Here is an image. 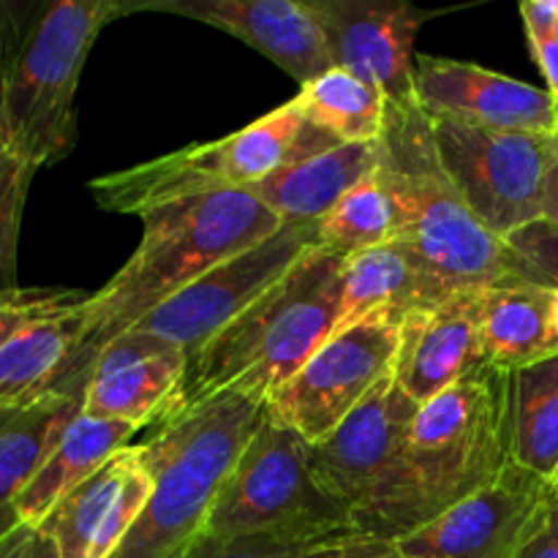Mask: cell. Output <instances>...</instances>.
<instances>
[{
	"mask_svg": "<svg viewBox=\"0 0 558 558\" xmlns=\"http://www.w3.org/2000/svg\"><path fill=\"white\" fill-rule=\"evenodd\" d=\"M515 558H558V499L554 496L537 532L529 537Z\"/></svg>",
	"mask_w": 558,
	"mask_h": 558,
	"instance_id": "34",
	"label": "cell"
},
{
	"mask_svg": "<svg viewBox=\"0 0 558 558\" xmlns=\"http://www.w3.org/2000/svg\"><path fill=\"white\" fill-rule=\"evenodd\" d=\"M153 494V472L142 445L114 452L38 523L60 558H112Z\"/></svg>",
	"mask_w": 558,
	"mask_h": 558,
	"instance_id": "18",
	"label": "cell"
},
{
	"mask_svg": "<svg viewBox=\"0 0 558 558\" xmlns=\"http://www.w3.org/2000/svg\"><path fill=\"white\" fill-rule=\"evenodd\" d=\"M507 461L505 374L488 368L420 403L401 461L354 529L398 543L494 483Z\"/></svg>",
	"mask_w": 558,
	"mask_h": 558,
	"instance_id": "1",
	"label": "cell"
},
{
	"mask_svg": "<svg viewBox=\"0 0 558 558\" xmlns=\"http://www.w3.org/2000/svg\"><path fill=\"white\" fill-rule=\"evenodd\" d=\"M134 11L189 16L240 38L300 87L332 69L325 36L305 0H125Z\"/></svg>",
	"mask_w": 558,
	"mask_h": 558,
	"instance_id": "19",
	"label": "cell"
},
{
	"mask_svg": "<svg viewBox=\"0 0 558 558\" xmlns=\"http://www.w3.org/2000/svg\"><path fill=\"white\" fill-rule=\"evenodd\" d=\"M207 534H283L303 539H352V512L316 480L308 441L262 414L227 483L221 485Z\"/></svg>",
	"mask_w": 558,
	"mask_h": 558,
	"instance_id": "8",
	"label": "cell"
},
{
	"mask_svg": "<svg viewBox=\"0 0 558 558\" xmlns=\"http://www.w3.org/2000/svg\"><path fill=\"white\" fill-rule=\"evenodd\" d=\"M142 240L123 267L90 298L87 363L120 332H129L172 294L229 256L283 227L251 191H218L142 213Z\"/></svg>",
	"mask_w": 558,
	"mask_h": 558,
	"instance_id": "3",
	"label": "cell"
},
{
	"mask_svg": "<svg viewBox=\"0 0 558 558\" xmlns=\"http://www.w3.org/2000/svg\"><path fill=\"white\" fill-rule=\"evenodd\" d=\"M265 403L221 396L169 414L140 441L153 472V494L140 521L112 558H178L205 532L221 485L245 441L259 425Z\"/></svg>",
	"mask_w": 558,
	"mask_h": 558,
	"instance_id": "5",
	"label": "cell"
},
{
	"mask_svg": "<svg viewBox=\"0 0 558 558\" xmlns=\"http://www.w3.org/2000/svg\"><path fill=\"white\" fill-rule=\"evenodd\" d=\"M140 434V428L118 420H96L87 414H76L63 430L49 456L31 477V483L22 488L16 499V515L25 526H38L49 512L54 510L65 494L85 483L90 474H96L114 452L131 445V436Z\"/></svg>",
	"mask_w": 558,
	"mask_h": 558,
	"instance_id": "24",
	"label": "cell"
},
{
	"mask_svg": "<svg viewBox=\"0 0 558 558\" xmlns=\"http://www.w3.org/2000/svg\"><path fill=\"white\" fill-rule=\"evenodd\" d=\"M185 374L189 352L183 347L145 327L120 332L93 363L82 414L153 428L178 409Z\"/></svg>",
	"mask_w": 558,
	"mask_h": 558,
	"instance_id": "16",
	"label": "cell"
},
{
	"mask_svg": "<svg viewBox=\"0 0 558 558\" xmlns=\"http://www.w3.org/2000/svg\"><path fill=\"white\" fill-rule=\"evenodd\" d=\"M33 9H36V0H0V85H3L9 60L25 33Z\"/></svg>",
	"mask_w": 558,
	"mask_h": 558,
	"instance_id": "32",
	"label": "cell"
},
{
	"mask_svg": "<svg viewBox=\"0 0 558 558\" xmlns=\"http://www.w3.org/2000/svg\"><path fill=\"white\" fill-rule=\"evenodd\" d=\"M414 101L430 118L458 120L505 134H556V98L543 87L477 63L417 54Z\"/></svg>",
	"mask_w": 558,
	"mask_h": 558,
	"instance_id": "17",
	"label": "cell"
},
{
	"mask_svg": "<svg viewBox=\"0 0 558 558\" xmlns=\"http://www.w3.org/2000/svg\"><path fill=\"white\" fill-rule=\"evenodd\" d=\"M529 38V49H532V58L537 60L539 71L545 76V90L550 96L558 98V38L554 33H526Z\"/></svg>",
	"mask_w": 558,
	"mask_h": 558,
	"instance_id": "35",
	"label": "cell"
},
{
	"mask_svg": "<svg viewBox=\"0 0 558 558\" xmlns=\"http://www.w3.org/2000/svg\"><path fill=\"white\" fill-rule=\"evenodd\" d=\"M341 145L287 101L245 129L205 145H189L161 158L101 174L90 183L96 205L109 213H142L169 202L218 191H251L278 169Z\"/></svg>",
	"mask_w": 558,
	"mask_h": 558,
	"instance_id": "7",
	"label": "cell"
},
{
	"mask_svg": "<svg viewBox=\"0 0 558 558\" xmlns=\"http://www.w3.org/2000/svg\"><path fill=\"white\" fill-rule=\"evenodd\" d=\"M325 36L332 69L379 87L390 104L414 101V41L430 16L403 0H305Z\"/></svg>",
	"mask_w": 558,
	"mask_h": 558,
	"instance_id": "14",
	"label": "cell"
},
{
	"mask_svg": "<svg viewBox=\"0 0 558 558\" xmlns=\"http://www.w3.org/2000/svg\"><path fill=\"white\" fill-rule=\"evenodd\" d=\"M343 262L347 256L314 245L276 287L189 357L174 412L221 396L265 403L281 390L341 325Z\"/></svg>",
	"mask_w": 558,
	"mask_h": 558,
	"instance_id": "2",
	"label": "cell"
},
{
	"mask_svg": "<svg viewBox=\"0 0 558 558\" xmlns=\"http://www.w3.org/2000/svg\"><path fill=\"white\" fill-rule=\"evenodd\" d=\"M401 311H376L332 332L308 363L265 401V414L316 445L396 368Z\"/></svg>",
	"mask_w": 558,
	"mask_h": 558,
	"instance_id": "11",
	"label": "cell"
},
{
	"mask_svg": "<svg viewBox=\"0 0 558 558\" xmlns=\"http://www.w3.org/2000/svg\"><path fill=\"white\" fill-rule=\"evenodd\" d=\"M305 118L341 145L379 142L390 98L379 87L343 69H330L294 96Z\"/></svg>",
	"mask_w": 558,
	"mask_h": 558,
	"instance_id": "27",
	"label": "cell"
},
{
	"mask_svg": "<svg viewBox=\"0 0 558 558\" xmlns=\"http://www.w3.org/2000/svg\"><path fill=\"white\" fill-rule=\"evenodd\" d=\"M129 14L125 0L36 3L0 85V114L33 169L60 163L76 145V87L98 33Z\"/></svg>",
	"mask_w": 558,
	"mask_h": 558,
	"instance_id": "6",
	"label": "cell"
},
{
	"mask_svg": "<svg viewBox=\"0 0 558 558\" xmlns=\"http://www.w3.org/2000/svg\"><path fill=\"white\" fill-rule=\"evenodd\" d=\"M347 543L349 539H303L283 534L216 537L202 532L178 558H341Z\"/></svg>",
	"mask_w": 558,
	"mask_h": 558,
	"instance_id": "30",
	"label": "cell"
},
{
	"mask_svg": "<svg viewBox=\"0 0 558 558\" xmlns=\"http://www.w3.org/2000/svg\"><path fill=\"white\" fill-rule=\"evenodd\" d=\"M550 485H554V494H556V499H558V474H556L554 483H550Z\"/></svg>",
	"mask_w": 558,
	"mask_h": 558,
	"instance_id": "39",
	"label": "cell"
},
{
	"mask_svg": "<svg viewBox=\"0 0 558 558\" xmlns=\"http://www.w3.org/2000/svg\"><path fill=\"white\" fill-rule=\"evenodd\" d=\"M477 319L485 363L501 374L558 352L554 289L526 281L480 289Z\"/></svg>",
	"mask_w": 558,
	"mask_h": 558,
	"instance_id": "22",
	"label": "cell"
},
{
	"mask_svg": "<svg viewBox=\"0 0 558 558\" xmlns=\"http://www.w3.org/2000/svg\"><path fill=\"white\" fill-rule=\"evenodd\" d=\"M543 221L554 223L558 229V158L548 174V185H545V207H543Z\"/></svg>",
	"mask_w": 558,
	"mask_h": 558,
	"instance_id": "38",
	"label": "cell"
},
{
	"mask_svg": "<svg viewBox=\"0 0 558 558\" xmlns=\"http://www.w3.org/2000/svg\"><path fill=\"white\" fill-rule=\"evenodd\" d=\"M379 167V142L336 145L278 169L251 189L283 223H319Z\"/></svg>",
	"mask_w": 558,
	"mask_h": 558,
	"instance_id": "21",
	"label": "cell"
},
{
	"mask_svg": "<svg viewBox=\"0 0 558 558\" xmlns=\"http://www.w3.org/2000/svg\"><path fill=\"white\" fill-rule=\"evenodd\" d=\"M521 16L526 33H554L558 38V0H526L521 3Z\"/></svg>",
	"mask_w": 558,
	"mask_h": 558,
	"instance_id": "36",
	"label": "cell"
},
{
	"mask_svg": "<svg viewBox=\"0 0 558 558\" xmlns=\"http://www.w3.org/2000/svg\"><path fill=\"white\" fill-rule=\"evenodd\" d=\"M403 238H407V218L376 172L349 191L319 221V245L341 256L398 243Z\"/></svg>",
	"mask_w": 558,
	"mask_h": 558,
	"instance_id": "28",
	"label": "cell"
},
{
	"mask_svg": "<svg viewBox=\"0 0 558 558\" xmlns=\"http://www.w3.org/2000/svg\"><path fill=\"white\" fill-rule=\"evenodd\" d=\"M85 396H58L31 409H0V539L22 526L16 499L82 412Z\"/></svg>",
	"mask_w": 558,
	"mask_h": 558,
	"instance_id": "26",
	"label": "cell"
},
{
	"mask_svg": "<svg viewBox=\"0 0 558 558\" xmlns=\"http://www.w3.org/2000/svg\"><path fill=\"white\" fill-rule=\"evenodd\" d=\"M341 558H414V556H407L401 548H398V543H392V539H376V537H354L349 539L347 545H343L341 550Z\"/></svg>",
	"mask_w": 558,
	"mask_h": 558,
	"instance_id": "37",
	"label": "cell"
},
{
	"mask_svg": "<svg viewBox=\"0 0 558 558\" xmlns=\"http://www.w3.org/2000/svg\"><path fill=\"white\" fill-rule=\"evenodd\" d=\"M417 409L420 403L390 376L368 392V398L330 436L308 445L316 480L352 512V518L390 480L403 456Z\"/></svg>",
	"mask_w": 558,
	"mask_h": 558,
	"instance_id": "15",
	"label": "cell"
},
{
	"mask_svg": "<svg viewBox=\"0 0 558 558\" xmlns=\"http://www.w3.org/2000/svg\"><path fill=\"white\" fill-rule=\"evenodd\" d=\"M93 292L14 287L0 292V409L85 396Z\"/></svg>",
	"mask_w": 558,
	"mask_h": 558,
	"instance_id": "9",
	"label": "cell"
},
{
	"mask_svg": "<svg viewBox=\"0 0 558 558\" xmlns=\"http://www.w3.org/2000/svg\"><path fill=\"white\" fill-rule=\"evenodd\" d=\"M450 289L423 265L407 243H385L360 251L343 262L341 327L354 325L376 311L409 314L423 305H436L452 298Z\"/></svg>",
	"mask_w": 558,
	"mask_h": 558,
	"instance_id": "23",
	"label": "cell"
},
{
	"mask_svg": "<svg viewBox=\"0 0 558 558\" xmlns=\"http://www.w3.org/2000/svg\"><path fill=\"white\" fill-rule=\"evenodd\" d=\"M0 558H60V554L41 529L22 523L0 539Z\"/></svg>",
	"mask_w": 558,
	"mask_h": 558,
	"instance_id": "33",
	"label": "cell"
},
{
	"mask_svg": "<svg viewBox=\"0 0 558 558\" xmlns=\"http://www.w3.org/2000/svg\"><path fill=\"white\" fill-rule=\"evenodd\" d=\"M376 178L390 189L407 218L401 243L450 292H480L518 281L510 245L469 210L436 150L430 118L417 101L387 107Z\"/></svg>",
	"mask_w": 558,
	"mask_h": 558,
	"instance_id": "4",
	"label": "cell"
},
{
	"mask_svg": "<svg viewBox=\"0 0 558 558\" xmlns=\"http://www.w3.org/2000/svg\"><path fill=\"white\" fill-rule=\"evenodd\" d=\"M36 169L20 156L0 114V292L16 283V256H20V229L27 191Z\"/></svg>",
	"mask_w": 558,
	"mask_h": 558,
	"instance_id": "29",
	"label": "cell"
},
{
	"mask_svg": "<svg viewBox=\"0 0 558 558\" xmlns=\"http://www.w3.org/2000/svg\"><path fill=\"white\" fill-rule=\"evenodd\" d=\"M518 281L558 289V229L548 221H534L507 238Z\"/></svg>",
	"mask_w": 558,
	"mask_h": 558,
	"instance_id": "31",
	"label": "cell"
},
{
	"mask_svg": "<svg viewBox=\"0 0 558 558\" xmlns=\"http://www.w3.org/2000/svg\"><path fill=\"white\" fill-rule=\"evenodd\" d=\"M430 118V114H428ZM436 150L469 210L507 240L543 221L545 185L558 158L556 134H505L430 118Z\"/></svg>",
	"mask_w": 558,
	"mask_h": 558,
	"instance_id": "10",
	"label": "cell"
},
{
	"mask_svg": "<svg viewBox=\"0 0 558 558\" xmlns=\"http://www.w3.org/2000/svg\"><path fill=\"white\" fill-rule=\"evenodd\" d=\"M510 461L550 480L558 474V352L505 374Z\"/></svg>",
	"mask_w": 558,
	"mask_h": 558,
	"instance_id": "25",
	"label": "cell"
},
{
	"mask_svg": "<svg viewBox=\"0 0 558 558\" xmlns=\"http://www.w3.org/2000/svg\"><path fill=\"white\" fill-rule=\"evenodd\" d=\"M556 123H558V98H556Z\"/></svg>",
	"mask_w": 558,
	"mask_h": 558,
	"instance_id": "40",
	"label": "cell"
},
{
	"mask_svg": "<svg viewBox=\"0 0 558 558\" xmlns=\"http://www.w3.org/2000/svg\"><path fill=\"white\" fill-rule=\"evenodd\" d=\"M488 371L477 319V292H458L403 316L392 379L417 403L466 376Z\"/></svg>",
	"mask_w": 558,
	"mask_h": 558,
	"instance_id": "20",
	"label": "cell"
},
{
	"mask_svg": "<svg viewBox=\"0 0 558 558\" xmlns=\"http://www.w3.org/2000/svg\"><path fill=\"white\" fill-rule=\"evenodd\" d=\"M314 245H319V223H283L262 243L229 256L180 289L136 327L169 338L194 357L267 289L276 287Z\"/></svg>",
	"mask_w": 558,
	"mask_h": 558,
	"instance_id": "12",
	"label": "cell"
},
{
	"mask_svg": "<svg viewBox=\"0 0 558 558\" xmlns=\"http://www.w3.org/2000/svg\"><path fill=\"white\" fill-rule=\"evenodd\" d=\"M550 480L507 461L499 477L398 539L414 558H515L554 501Z\"/></svg>",
	"mask_w": 558,
	"mask_h": 558,
	"instance_id": "13",
	"label": "cell"
}]
</instances>
